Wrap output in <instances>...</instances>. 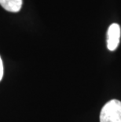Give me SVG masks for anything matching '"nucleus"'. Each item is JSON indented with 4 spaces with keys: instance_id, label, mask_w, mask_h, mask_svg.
<instances>
[{
    "instance_id": "obj_2",
    "label": "nucleus",
    "mask_w": 121,
    "mask_h": 122,
    "mask_svg": "<svg viewBox=\"0 0 121 122\" xmlns=\"http://www.w3.org/2000/svg\"><path fill=\"white\" fill-rule=\"evenodd\" d=\"M120 27L118 24H112L107 32V47L109 51H114L119 46L120 40Z\"/></svg>"
},
{
    "instance_id": "obj_4",
    "label": "nucleus",
    "mask_w": 121,
    "mask_h": 122,
    "mask_svg": "<svg viewBox=\"0 0 121 122\" xmlns=\"http://www.w3.org/2000/svg\"><path fill=\"white\" fill-rule=\"evenodd\" d=\"M2 77H3V64H2L1 57H0V81L2 80Z\"/></svg>"
},
{
    "instance_id": "obj_1",
    "label": "nucleus",
    "mask_w": 121,
    "mask_h": 122,
    "mask_svg": "<svg viewBox=\"0 0 121 122\" xmlns=\"http://www.w3.org/2000/svg\"><path fill=\"white\" fill-rule=\"evenodd\" d=\"M100 122H121V102L112 99L102 109Z\"/></svg>"
},
{
    "instance_id": "obj_3",
    "label": "nucleus",
    "mask_w": 121,
    "mask_h": 122,
    "mask_svg": "<svg viewBox=\"0 0 121 122\" xmlns=\"http://www.w3.org/2000/svg\"><path fill=\"white\" fill-rule=\"evenodd\" d=\"M0 5L7 11L17 13L21 9L22 0H0Z\"/></svg>"
}]
</instances>
